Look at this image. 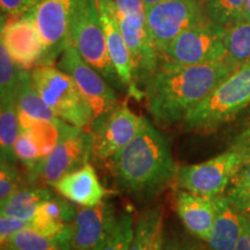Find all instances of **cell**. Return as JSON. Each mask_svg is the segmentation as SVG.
<instances>
[{
	"mask_svg": "<svg viewBox=\"0 0 250 250\" xmlns=\"http://www.w3.org/2000/svg\"><path fill=\"white\" fill-rule=\"evenodd\" d=\"M236 68L228 57L190 66L160 64L144 89L147 111L161 127L183 123Z\"/></svg>",
	"mask_w": 250,
	"mask_h": 250,
	"instance_id": "cell-1",
	"label": "cell"
},
{
	"mask_svg": "<svg viewBox=\"0 0 250 250\" xmlns=\"http://www.w3.org/2000/svg\"><path fill=\"white\" fill-rule=\"evenodd\" d=\"M115 184L121 191L143 202L152 201L176 177L169 142L147 117L129 145L109 160Z\"/></svg>",
	"mask_w": 250,
	"mask_h": 250,
	"instance_id": "cell-2",
	"label": "cell"
},
{
	"mask_svg": "<svg viewBox=\"0 0 250 250\" xmlns=\"http://www.w3.org/2000/svg\"><path fill=\"white\" fill-rule=\"evenodd\" d=\"M250 105V62L227 77L184 120L188 132L211 133Z\"/></svg>",
	"mask_w": 250,
	"mask_h": 250,
	"instance_id": "cell-3",
	"label": "cell"
},
{
	"mask_svg": "<svg viewBox=\"0 0 250 250\" xmlns=\"http://www.w3.org/2000/svg\"><path fill=\"white\" fill-rule=\"evenodd\" d=\"M70 43L114 88L126 90L109 57L98 0H74Z\"/></svg>",
	"mask_w": 250,
	"mask_h": 250,
	"instance_id": "cell-4",
	"label": "cell"
},
{
	"mask_svg": "<svg viewBox=\"0 0 250 250\" xmlns=\"http://www.w3.org/2000/svg\"><path fill=\"white\" fill-rule=\"evenodd\" d=\"M30 74L41 98L56 116L80 129L92 125V108L67 73L52 65H41Z\"/></svg>",
	"mask_w": 250,
	"mask_h": 250,
	"instance_id": "cell-5",
	"label": "cell"
},
{
	"mask_svg": "<svg viewBox=\"0 0 250 250\" xmlns=\"http://www.w3.org/2000/svg\"><path fill=\"white\" fill-rule=\"evenodd\" d=\"M224 34V27L208 20L189 28L166 48L160 64L190 66L221 61L227 57Z\"/></svg>",
	"mask_w": 250,
	"mask_h": 250,
	"instance_id": "cell-6",
	"label": "cell"
},
{
	"mask_svg": "<svg viewBox=\"0 0 250 250\" xmlns=\"http://www.w3.org/2000/svg\"><path fill=\"white\" fill-rule=\"evenodd\" d=\"M246 162L247 159L241 153L229 148L205 162L180 167L175 186L198 195L221 196Z\"/></svg>",
	"mask_w": 250,
	"mask_h": 250,
	"instance_id": "cell-7",
	"label": "cell"
},
{
	"mask_svg": "<svg viewBox=\"0 0 250 250\" xmlns=\"http://www.w3.org/2000/svg\"><path fill=\"white\" fill-rule=\"evenodd\" d=\"M205 21L203 0H165L146 9L149 36L160 57L183 31Z\"/></svg>",
	"mask_w": 250,
	"mask_h": 250,
	"instance_id": "cell-8",
	"label": "cell"
},
{
	"mask_svg": "<svg viewBox=\"0 0 250 250\" xmlns=\"http://www.w3.org/2000/svg\"><path fill=\"white\" fill-rule=\"evenodd\" d=\"M118 27L123 34L133 62V83L137 92L144 96L139 86H146L154 72L160 66V55L149 36L146 23V9L133 12H120L112 8L107 0Z\"/></svg>",
	"mask_w": 250,
	"mask_h": 250,
	"instance_id": "cell-9",
	"label": "cell"
},
{
	"mask_svg": "<svg viewBox=\"0 0 250 250\" xmlns=\"http://www.w3.org/2000/svg\"><path fill=\"white\" fill-rule=\"evenodd\" d=\"M58 67L73 79L81 95L92 108L94 120L104 116L118 105V96L114 87L83 61L71 43L59 57Z\"/></svg>",
	"mask_w": 250,
	"mask_h": 250,
	"instance_id": "cell-10",
	"label": "cell"
},
{
	"mask_svg": "<svg viewBox=\"0 0 250 250\" xmlns=\"http://www.w3.org/2000/svg\"><path fill=\"white\" fill-rule=\"evenodd\" d=\"M74 0H39L28 11L36 24L43 45L42 65H52L70 44Z\"/></svg>",
	"mask_w": 250,
	"mask_h": 250,
	"instance_id": "cell-11",
	"label": "cell"
},
{
	"mask_svg": "<svg viewBox=\"0 0 250 250\" xmlns=\"http://www.w3.org/2000/svg\"><path fill=\"white\" fill-rule=\"evenodd\" d=\"M111 203L78 208L74 220L59 237L62 250H99L111 233L117 220Z\"/></svg>",
	"mask_w": 250,
	"mask_h": 250,
	"instance_id": "cell-12",
	"label": "cell"
},
{
	"mask_svg": "<svg viewBox=\"0 0 250 250\" xmlns=\"http://www.w3.org/2000/svg\"><path fill=\"white\" fill-rule=\"evenodd\" d=\"M93 132L77 127L59 140L56 147L29 169L44 182L54 184L85 166L93 153Z\"/></svg>",
	"mask_w": 250,
	"mask_h": 250,
	"instance_id": "cell-13",
	"label": "cell"
},
{
	"mask_svg": "<svg viewBox=\"0 0 250 250\" xmlns=\"http://www.w3.org/2000/svg\"><path fill=\"white\" fill-rule=\"evenodd\" d=\"M140 118L126 104L117 105L104 116L94 120L92 155L99 160H110L129 145L139 131Z\"/></svg>",
	"mask_w": 250,
	"mask_h": 250,
	"instance_id": "cell-14",
	"label": "cell"
},
{
	"mask_svg": "<svg viewBox=\"0 0 250 250\" xmlns=\"http://www.w3.org/2000/svg\"><path fill=\"white\" fill-rule=\"evenodd\" d=\"M0 44L23 70H33L42 65L44 45L29 11L1 21Z\"/></svg>",
	"mask_w": 250,
	"mask_h": 250,
	"instance_id": "cell-15",
	"label": "cell"
},
{
	"mask_svg": "<svg viewBox=\"0 0 250 250\" xmlns=\"http://www.w3.org/2000/svg\"><path fill=\"white\" fill-rule=\"evenodd\" d=\"M98 4L105 41H107L109 57L111 59L115 71L125 89L134 98L140 99L142 95L137 92L133 83V62L126 41L118 27L107 0H98Z\"/></svg>",
	"mask_w": 250,
	"mask_h": 250,
	"instance_id": "cell-16",
	"label": "cell"
},
{
	"mask_svg": "<svg viewBox=\"0 0 250 250\" xmlns=\"http://www.w3.org/2000/svg\"><path fill=\"white\" fill-rule=\"evenodd\" d=\"M175 208L188 232L208 242L215 218V197L179 189L175 193Z\"/></svg>",
	"mask_w": 250,
	"mask_h": 250,
	"instance_id": "cell-17",
	"label": "cell"
},
{
	"mask_svg": "<svg viewBox=\"0 0 250 250\" xmlns=\"http://www.w3.org/2000/svg\"><path fill=\"white\" fill-rule=\"evenodd\" d=\"M52 187L65 199L80 206L99 205L107 195V190L100 182L98 174L89 162L78 170L65 175Z\"/></svg>",
	"mask_w": 250,
	"mask_h": 250,
	"instance_id": "cell-18",
	"label": "cell"
},
{
	"mask_svg": "<svg viewBox=\"0 0 250 250\" xmlns=\"http://www.w3.org/2000/svg\"><path fill=\"white\" fill-rule=\"evenodd\" d=\"M241 213L225 195L215 197V218L208 239L210 250H235L241 235Z\"/></svg>",
	"mask_w": 250,
	"mask_h": 250,
	"instance_id": "cell-19",
	"label": "cell"
},
{
	"mask_svg": "<svg viewBox=\"0 0 250 250\" xmlns=\"http://www.w3.org/2000/svg\"><path fill=\"white\" fill-rule=\"evenodd\" d=\"M76 214V208L71 203L52 196L37 208L31 220V228L58 240L74 220Z\"/></svg>",
	"mask_w": 250,
	"mask_h": 250,
	"instance_id": "cell-20",
	"label": "cell"
},
{
	"mask_svg": "<svg viewBox=\"0 0 250 250\" xmlns=\"http://www.w3.org/2000/svg\"><path fill=\"white\" fill-rule=\"evenodd\" d=\"M15 102L19 110V117L28 118L31 121H46L58 123L62 120L58 118L43 101L31 80V74L28 70H23L19 83Z\"/></svg>",
	"mask_w": 250,
	"mask_h": 250,
	"instance_id": "cell-21",
	"label": "cell"
},
{
	"mask_svg": "<svg viewBox=\"0 0 250 250\" xmlns=\"http://www.w3.org/2000/svg\"><path fill=\"white\" fill-rule=\"evenodd\" d=\"M164 212L160 206L139 215L129 250H160L164 241Z\"/></svg>",
	"mask_w": 250,
	"mask_h": 250,
	"instance_id": "cell-22",
	"label": "cell"
},
{
	"mask_svg": "<svg viewBox=\"0 0 250 250\" xmlns=\"http://www.w3.org/2000/svg\"><path fill=\"white\" fill-rule=\"evenodd\" d=\"M52 197L44 188H19L1 205V215L31 221L37 208Z\"/></svg>",
	"mask_w": 250,
	"mask_h": 250,
	"instance_id": "cell-23",
	"label": "cell"
},
{
	"mask_svg": "<svg viewBox=\"0 0 250 250\" xmlns=\"http://www.w3.org/2000/svg\"><path fill=\"white\" fill-rule=\"evenodd\" d=\"M20 134V118L15 99L0 100V147L1 161H17L14 145Z\"/></svg>",
	"mask_w": 250,
	"mask_h": 250,
	"instance_id": "cell-24",
	"label": "cell"
},
{
	"mask_svg": "<svg viewBox=\"0 0 250 250\" xmlns=\"http://www.w3.org/2000/svg\"><path fill=\"white\" fill-rule=\"evenodd\" d=\"M224 42L227 57L236 66L250 62V21L243 17L225 28Z\"/></svg>",
	"mask_w": 250,
	"mask_h": 250,
	"instance_id": "cell-25",
	"label": "cell"
},
{
	"mask_svg": "<svg viewBox=\"0 0 250 250\" xmlns=\"http://www.w3.org/2000/svg\"><path fill=\"white\" fill-rule=\"evenodd\" d=\"M0 243L1 250H62L56 237L41 233L34 228L19 230Z\"/></svg>",
	"mask_w": 250,
	"mask_h": 250,
	"instance_id": "cell-26",
	"label": "cell"
},
{
	"mask_svg": "<svg viewBox=\"0 0 250 250\" xmlns=\"http://www.w3.org/2000/svg\"><path fill=\"white\" fill-rule=\"evenodd\" d=\"M245 6L246 0H203L206 19L224 28L245 17Z\"/></svg>",
	"mask_w": 250,
	"mask_h": 250,
	"instance_id": "cell-27",
	"label": "cell"
},
{
	"mask_svg": "<svg viewBox=\"0 0 250 250\" xmlns=\"http://www.w3.org/2000/svg\"><path fill=\"white\" fill-rule=\"evenodd\" d=\"M23 68L19 67L13 59L0 44V100L15 99Z\"/></svg>",
	"mask_w": 250,
	"mask_h": 250,
	"instance_id": "cell-28",
	"label": "cell"
},
{
	"mask_svg": "<svg viewBox=\"0 0 250 250\" xmlns=\"http://www.w3.org/2000/svg\"><path fill=\"white\" fill-rule=\"evenodd\" d=\"M225 196L240 213L250 212V160L247 161L233 177Z\"/></svg>",
	"mask_w": 250,
	"mask_h": 250,
	"instance_id": "cell-29",
	"label": "cell"
},
{
	"mask_svg": "<svg viewBox=\"0 0 250 250\" xmlns=\"http://www.w3.org/2000/svg\"><path fill=\"white\" fill-rule=\"evenodd\" d=\"M134 219L130 211L118 214L115 226L99 250H129L134 233Z\"/></svg>",
	"mask_w": 250,
	"mask_h": 250,
	"instance_id": "cell-30",
	"label": "cell"
},
{
	"mask_svg": "<svg viewBox=\"0 0 250 250\" xmlns=\"http://www.w3.org/2000/svg\"><path fill=\"white\" fill-rule=\"evenodd\" d=\"M0 168V205H2L20 188L21 176L13 164L1 161Z\"/></svg>",
	"mask_w": 250,
	"mask_h": 250,
	"instance_id": "cell-31",
	"label": "cell"
},
{
	"mask_svg": "<svg viewBox=\"0 0 250 250\" xmlns=\"http://www.w3.org/2000/svg\"><path fill=\"white\" fill-rule=\"evenodd\" d=\"M31 227H33L31 221L7 217V215H1V218H0V242L4 241L8 236L18 233L19 230Z\"/></svg>",
	"mask_w": 250,
	"mask_h": 250,
	"instance_id": "cell-32",
	"label": "cell"
},
{
	"mask_svg": "<svg viewBox=\"0 0 250 250\" xmlns=\"http://www.w3.org/2000/svg\"><path fill=\"white\" fill-rule=\"evenodd\" d=\"M160 250H210L188 237L169 235L164 237Z\"/></svg>",
	"mask_w": 250,
	"mask_h": 250,
	"instance_id": "cell-33",
	"label": "cell"
},
{
	"mask_svg": "<svg viewBox=\"0 0 250 250\" xmlns=\"http://www.w3.org/2000/svg\"><path fill=\"white\" fill-rule=\"evenodd\" d=\"M229 148L241 153L247 161L250 160V118L246 122L239 133L234 137Z\"/></svg>",
	"mask_w": 250,
	"mask_h": 250,
	"instance_id": "cell-34",
	"label": "cell"
},
{
	"mask_svg": "<svg viewBox=\"0 0 250 250\" xmlns=\"http://www.w3.org/2000/svg\"><path fill=\"white\" fill-rule=\"evenodd\" d=\"M1 17H17L28 11V0H0Z\"/></svg>",
	"mask_w": 250,
	"mask_h": 250,
	"instance_id": "cell-35",
	"label": "cell"
},
{
	"mask_svg": "<svg viewBox=\"0 0 250 250\" xmlns=\"http://www.w3.org/2000/svg\"><path fill=\"white\" fill-rule=\"evenodd\" d=\"M241 235L237 241L235 250H250V217L241 213Z\"/></svg>",
	"mask_w": 250,
	"mask_h": 250,
	"instance_id": "cell-36",
	"label": "cell"
},
{
	"mask_svg": "<svg viewBox=\"0 0 250 250\" xmlns=\"http://www.w3.org/2000/svg\"><path fill=\"white\" fill-rule=\"evenodd\" d=\"M143 1H144V5H145L146 9H147L149 7H152V6L159 4V2L165 1V0H143Z\"/></svg>",
	"mask_w": 250,
	"mask_h": 250,
	"instance_id": "cell-37",
	"label": "cell"
},
{
	"mask_svg": "<svg viewBox=\"0 0 250 250\" xmlns=\"http://www.w3.org/2000/svg\"><path fill=\"white\" fill-rule=\"evenodd\" d=\"M245 18L250 21V0H246L245 6Z\"/></svg>",
	"mask_w": 250,
	"mask_h": 250,
	"instance_id": "cell-38",
	"label": "cell"
},
{
	"mask_svg": "<svg viewBox=\"0 0 250 250\" xmlns=\"http://www.w3.org/2000/svg\"><path fill=\"white\" fill-rule=\"evenodd\" d=\"M37 1H39V0H28V9H29L30 7H33V6L35 5Z\"/></svg>",
	"mask_w": 250,
	"mask_h": 250,
	"instance_id": "cell-39",
	"label": "cell"
},
{
	"mask_svg": "<svg viewBox=\"0 0 250 250\" xmlns=\"http://www.w3.org/2000/svg\"><path fill=\"white\" fill-rule=\"evenodd\" d=\"M245 214H248V215H249V217H250V212H248V213H245Z\"/></svg>",
	"mask_w": 250,
	"mask_h": 250,
	"instance_id": "cell-40",
	"label": "cell"
}]
</instances>
